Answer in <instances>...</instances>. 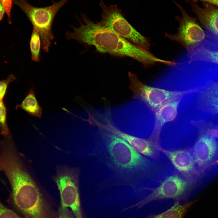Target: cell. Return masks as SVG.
I'll return each instance as SVG.
<instances>
[{"label":"cell","instance_id":"9c48e42d","mask_svg":"<svg viewBox=\"0 0 218 218\" xmlns=\"http://www.w3.org/2000/svg\"><path fill=\"white\" fill-rule=\"evenodd\" d=\"M130 87L134 97L144 102L152 111H154L167 100L183 96L197 91V89L185 91H170L147 85L141 82L134 73L128 72Z\"/></svg>","mask_w":218,"mask_h":218},{"label":"cell","instance_id":"ba28073f","mask_svg":"<svg viewBox=\"0 0 218 218\" xmlns=\"http://www.w3.org/2000/svg\"><path fill=\"white\" fill-rule=\"evenodd\" d=\"M174 3L180 10L181 16L175 17L179 23L177 33L173 34L165 32V37L179 43L188 53L203 43L206 34L195 18L189 16L180 4L175 1Z\"/></svg>","mask_w":218,"mask_h":218},{"label":"cell","instance_id":"44dd1931","mask_svg":"<svg viewBox=\"0 0 218 218\" xmlns=\"http://www.w3.org/2000/svg\"><path fill=\"white\" fill-rule=\"evenodd\" d=\"M0 218H23L4 206L0 201ZM25 218H28L25 217Z\"/></svg>","mask_w":218,"mask_h":218},{"label":"cell","instance_id":"ffe728a7","mask_svg":"<svg viewBox=\"0 0 218 218\" xmlns=\"http://www.w3.org/2000/svg\"><path fill=\"white\" fill-rule=\"evenodd\" d=\"M16 79L14 76L11 74L5 79L0 80V100H3L6 94L10 83Z\"/></svg>","mask_w":218,"mask_h":218},{"label":"cell","instance_id":"5b68a950","mask_svg":"<svg viewBox=\"0 0 218 218\" xmlns=\"http://www.w3.org/2000/svg\"><path fill=\"white\" fill-rule=\"evenodd\" d=\"M69 0H62L54 2L45 7H35L26 0H13V3L25 13L32 23L33 28L38 31L41 38L43 50L49 51L51 41L54 38L51 27L53 21L59 9Z\"/></svg>","mask_w":218,"mask_h":218},{"label":"cell","instance_id":"8fae6325","mask_svg":"<svg viewBox=\"0 0 218 218\" xmlns=\"http://www.w3.org/2000/svg\"><path fill=\"white\" fill-rule=\"evenodd\" d=\"M102 129L109 131L119 137L127 142L136 151L145 156L154 160L159 158L160 148V144L157 143L149 138H139L123 132L116 129L111 124H102Z\"/></svg>","mask_w":218,"mask_h":218},{"label":"cell","instance_id":"cb8c5ba5","mask_svg":"<svg viewBox=\"0 0 218 218\" xmlns=\"http://www.w3.org/2000/svg\"><path fill=\"white\" fill-rule=\"evenodd\" d=\"M208 134L218 139V129H209L207 132Z\"/></svg>","mask_w":218,"mask_h":218},{"label":"cell","instance_id":"9a60e30c","mask_svg":"<svg viewBox=\"0 0 218 218\" xmlns=\"http://www.w3.org/2000/svg\"><path fill=\"white\" fill-rule=\"evenodd\" d=\"M202 104L205 110L213 114H218V82L210 84L202 92Z\"/></svg>","mask_w":218,"mask_h":218},{"label":"cell","instance_id":"5bb4252c","mask_svg":"<svg viewBox=\"0 0 218 218\" xmlns=\"http://www.w3.org/2000/svg\"><path fill=\"white\" fill-rule=\"evenodd\" d=\"M186 55L188 63L204 61L218 64V50H212L202 43Z\"/></svg>","mask_w":218,"mask_h":218},{"label":"cell","instance_id":"484cf974","mask_svg":"<svg viewBox=\"0 0 218 218\" xmlns=\"http://www.w3.org/2000/svg\"><path fill=\"white\" fill-rule=\"evenodd\" d=\"M192 1H200L208 2L213 5H216L218 6V0H186Z\"/></svg>","mask_w":218,"mask_h":218},{"label":"cell","instance_id":"4316f807","mask_svg":"<svg viewBox=\"0 0 218 218\" xmlns=\"http://www.w3.org/2000/svg\"><path fill=\"white\" fill-rule=\"evenodd\" d=\"M214 38L216 39V40H215L214 41H216L217 42L216 43V44H218V38Z\"/></svg>","mask_w":218,"mask_h":218},{"label":"cell","instance_id":"d4e9b609","mask_svg":"<svg viewBox=\"0 0 218 218\" xmlns=\"http://www.w3.org/2000/svg\"><path fill=\"white\" fill-rule=\"evenodd\" d=\"M5 13V9L0 0V21L2 19Z\"/></svg>","mask_w":218,"mask_h":218},{"label":"cell","instance_id":"7402d4cb","mask_svg":"<svg viewBox=\"0 0 218 218\" xmlns=\"http://www.w3.org/2000/svg\"><path fill=\"white\" fill-rule=\"evenodd\" d=\"M5 10L9 24L11 23V10L13 0H0Z\"/></svg>","mask_w":218,"mask_h":218},{"label":"cell","instance_id":"52a82bcc","mask_svg":"<svg viewBox=\"0 0 218 218\" xmlns=\"http://www.w3.org/2000/svg\"><path fill=\"white\" fill-rule=\"evenodd\" d=\"M79 171L78 168L58 167L54 177L59 190L62 207L70 208L76 218H82L79 191Z\"/></svg>","mask_w":218,"mask_h":218},{"label":"cell","instance_id":"2e32d148","mask_svg":"<svg viewBox=\"0 0 218 218\" xmlns=\"http://www.w3.org/2000/svg\"><path fill=\"white\" fill-rule=\"evenodd\" d=\"M198 200L197 198L182 205L179 202H175L173 205L165 211L158 214H150L147 218H184L189 209Z\"/></svg>","mask_w":218,"mask_h":218},{"label":"cell","instance_id":"30bf717a","mask_svg":"<svg viewBox=\"0 0 218 218\" xmlns=\"http://www.w3.org/2000/svg\"><path fill=\"white\" fill-rule=\"evenodd\" d=\"M160 151L167 157L181 176L201 185L203 183L197 169L191 148L167 150L161 147Z\"/></svg>","mask_w":218,"mask_h":218},{"label":"cell","instance_id":"277c9868","mask_svg":"<svg viewBox=\"0 0 218 218\" xmlns=\"http://www.w3.org/2000/svg\"><path fill=\"white\" fill-rule=\"evenodd\" d=\"M200 184L188 180L180 175L175 174L166 177L158 187L141 189L151 193L135 206L140 208L154 201L172 199L174 202L187 200L192 192Z\"/></svg>","mask_w":218,"mask_h":218},{"label":"cell","instance_id":"7c38bea8","mask_svg":"<svg viewBox=\"0 0 218 218\" xmlns=\"http://www.w3.org/2000/svg\"><path fill=\"white\" fill-rule=\"evenodd\" d=\"M183 97L166 101L154 111V125L150 139L160 144V135L163 127L166 123L173 121L176 117L178 108Z\"/></svg>","mask_w":218,"mask_h":218},{"label":"cell","instance_id":"d6986e66","mask_svg":"<svg viewBox=\"0 0 218 218\" xmlns=\"http://www.w3.org/2000/svg\"><path fill=\"white\" fill-rule=\"evenodd\" d=\"M0 134L3 136L10 134L7 122V109L3 100H0Z\"/></svg>","mask_w":218,"mask_h":218},{"label":"cell","instance_id":"8992f818","mask_svg":"<svg viewBox=\"0 0 218 218\" xmlns=\"http://www.w3.org/2000/svg\"><path fill=\"white\" fill-rule=\"evenodd\" d=\"M191 148L197 169L206 183L218 174V141L207 133H202Z\"/></svg>","mask_w":218,"mask_h":218},{"label":"cell","instance_id":"6da1fadb","mask_svg":"<svg viewBox=\"0 0 218 218\" xmlns=\"http://www.w3.org/2000/svg\"><path fill=\"white\" fill-rule=\"evenodd\" d=\"M100 136L93 155L124 184L136 187L157 172V164L136 151L119 137L103 129Z\"/></svg>","mask_w":218,"mask_h":218},{"label":"cell","instance_id":"7a4b0ae2","mask_svg":"<svg viewBox=\"0 0 218 218\" xmlns=\"http://www.w3.org/2000/svg\"><path fill=\"white\" fill-rule=\"evenodd\" d=\"M81 17L83 23L79 21V27L72 26L74 31H67L66 33L65 37L68 40H74L85 45L94 46L101 53L132 58L145 68L157 63L167 64V60L157 58L150 51L129 41L98 22L92 21L85 14L81 13Z\"/></svg>","mask_w":218,"mask_h":218},{"label":"cell","instance_id":"e0dca14e","mask_svg":"<svg viewBox=\"0 0 218 218\" xmlns=\"http://www.w3.org/2000/svg\"><path fill=\"white\" fill-rule=\"evenodd\" d=\"M21 109L29 115L41 118L42 116V108L39 105L35 95L33 88L29 90L27 95L20 104L15 106V109Z\"/></svg>","mask_w":218,"mask_h":218},{"label":"cell","instance_id":"603a6c76","mask_svg":"<svg viewBox=\"0 0 218 218\" xmlns=\"http://www.w3.org/2000/svg\"><path fill=\"white\" fill-rule=\"evenodd\" d=\"M57 218H73L67 208L61 206L58 212Z\"/></svg>","mask_w":218,"mask_h":218},{"label":"cell","instance_id":"3957f363","mask_svg":"<svg viewBox=\"0 0 218 218\" xmlns=\"http://www.w3.org/2000/svg\"><path fill=\"white\" fill-rule=\"evenodd\" d=\"M101 19L98 23L134 45L150 51V39L142 35L127 21L116 4L107 5L101 0Z\"/></svg>","mask_w":218,"mask_h":218},{"label":"cell","instance_id":"83f0119b","mask_svg":"<svg viewBox=\"0 0 218 218\" xmlns=\"http://www.w3.org/2000/svg\"><path fill=\"white\" fill-rule=\"evenodd\" d=\"M1 141H0V144H1ZM1 171V169H0V171Z\"/></svg>","mask_w":218,"mask_h":218},{"label":"cell","instance_id":"4fadbf2b","mask_svg":"<svg viewBox=\"0 0 218 218\" xmlns=\"http://www.w3.org/2000/svg\"><path fill=\"white\" fill-rule=\"evenodd\" d=\"M190 5L201 25L215 38H218V8L209 3H204L203 7L196 3Z\"/></svg>","mask_w":218,"mask_h":218},{"label":"cell","instance_id":"ac0fdd59","mask_svg":"<svg viewBox=\"0 0 218 218\" xmlns=\"http://www.w3.org/2000/svg\"><path fill=\"white\" fill-rule=\"evenodd\" d=\"M40 38L38 31L35 28H33L30 42V46L31 58L32 60L35 62H39L40 60Z\"/></svg>","mask_w":218,"mask_h":218}]
</instances>
